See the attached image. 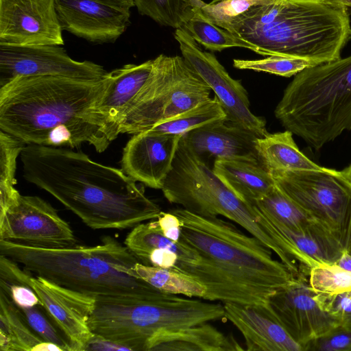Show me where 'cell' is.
I'll use <instances>...</instances> for the list:
<instances>
[{
    "mask_svg": "<svg viewBox=\"0 0 351 351\" xmlns=\"http://www.w3.org/2000/svg\"><path fill=\"white\" fill-rule=\"evenodd\" d=\"M85 350H130V349L102 337L93 335L87 343Z\"/></svg>",
    "mask_w": 351,
    "mask_h": 351,
    "instance_id": "obj_43",
    "label": "cell"
},
{
    "mask_svg": "<svg viewBox=\"0 0 351 351\" xmlns=\"http://www.w3.org/2000/svg\"><path fill=\"white\" fill-rule=\"evenodd\" d=\"M253 206L257 223L307 275L322 263H335L344 250L341 241L326 226L308 231L291 228Z\"/></svg>",
    "mask_w": 351,
    "mask_h": 351,
    "instance_id": "obj_17",
    "label": "cell"
},
{
    "mask_svg": "<svg viewBox=\"0 0 351 351\" xmlns=\"http://www.w3.org/2000/svg\"><path fill=\"white\" fill-rule=\"evenodd\" d=\"M26 144L18 138L0 131V216L19 199L14 187L16 159Z\"/></svg>",
    "mask_w": 351,
    "mask_h": 351,
    "instance_id": "obj_33",
    "label": "cell"
},
{
    "mask_svg": "<svg viewBox=\"0 0 351 351\" xmlns=\"http://www.w3.org/2000/svg\"><path fill=\"white\" fill-rule=\"evenodd\" d=\"M0 240L44 249L68 248L77 243L69 223L49 203L22 195L0 216Z\"/></svg>",
    "mask_w": 351,
    "mask_h": 351,
    "instance_id": "obj_12",
    "label": "cell"
},
{
    "mask_svg": "<svg viewBox=\"0 0 351 351\" xmlns=\"http://www.w3.org/2000/svg\"><path fill=\"white\" fill-rule=\"evenodd\" d=\"M163 234L174 242H178L181 236V222L171 212H162L156 219Z\"/></svg>",
    "mask_w": 351,
    "mask_h": 351,
    "instance_id": "obj_42",
    "label": "cell"
},
{
    "mask_svg": "<svg viewBox=\"0 0 351 351\" xmlns=\"http://www.w3.org/2000/svg\"><path fill=\"white\" fill-rule=\"evenodd\" d=\"M0 43L62 45L54 0H0Z\"/></svg>",
    "mask_w": 351,
    "mask_h": 351,
    "instance_id": "obj_15",
    "label": "cell"
},
{
    "mask_svg": "<svg viewBox=\"0 0 351 351\" xmlns=\"http://www.w3.org/2000/svg\"><path fill=\"white\" fill-rule=\"evenodd\" d=\"M105 77L98 82L15 78L0 87L1 130L26 145L76 148L88 143L104 152L117 138L95 111Z\"/></svg>",
    "mask_w": 351,
    "mask_h": 351,
    "instance_id": "obj_2",
    "label": "cell"
},
{
    "mask_svg": "<svg viewBox=\"0 0 351 351\" xmlns=\"http://www.w3.org/2000/svg\"><path fill=\"white\" fill-rule=\"evenodd\" d=\"M153 60L141 64H128L108 72L105 86L98 99L95 111L97 115L117 137L122 117L147 81Z\"/></svg>",
    "mask_w": 351,
    "mask_h": 351,
    "instance_id": "obj_22",
    "label": "cell"
},
{
    "mask_svg": "<svg viewBox=\"0 0 351 351\" xmlns=\"http://www.w3.org/2000/svg\"><path fill=\"white\" fill-rule=\"evenodd\" d=\"M253 205L293 229L308 231L325 226L293 202L276 185Z\"/></svg>",
    "mask_w": 351,
    "mask_h": 351,
    "instance_id": "obj_32",
    "label": "cell"
},
{
    "mask_svg": "<svg viewBox=\"0 0 351 351\" xmlns=\"http://www.w3.org/2000/svg\"><path fill=\"white\" fill-rule=\"evenodd\" d=\"M124 245L141 263L154 248H167L176 252L182 263H197L202 256L193 248L181 241L174 242L166 237L156 219L141 223L128 234Z\"/></svg>",
    "mask_w": 351,
    "mask_h": 351,
    "instance_id": "obj_26",
    "label": "cell"
},
{
    "mask_svg": "<svg viewBox=\"0 0 351 351\" xmlns=\"http://www.w3.org/2000/svg\"><path fill=\"white\" fill-rule=\"evenodd\" d=\"M270 174L288 197L342 241L351 213V183L341 171L324 167Z\"/></svg>",
    "mask_w": 351,
    "mask_h": 351,
    "instance_id": "obj_10",
    "label": "cell"
},
{
    "mask_svg": "<svg viewBox=\"0 0 351 351\" xmlns=\"http://www.w3.org/2000/svg\"><path fill=\"white\" fill-rule=\"evenodd\" d=\"M317 299L322 308L337 319L339 325L351 328V291L337 294L317 293Z\"/></svg>",
    "mask_w": 351,
    "mask_h": 351,
    "instance_id": "obj_39",
    "label": "cell"
},
{
    "mask_svg": "<svg viewBox=\"0 0 351 351\" xmlns=\"http://www.w3.org/2000/svg\"><path fill=\"white\" fill-rule=\"evenodd\" d=\"M335 264L348 271H351V255L344 250Z\"/></svg>",
    "mask_w": 351,
    "mask_h": 351,
    "instance_id": "obj_45",
    "label": "cell"
},
{
    "mask_svg": "<svg viewBox=\"0 0 351 351\" xmlns=\"http://www.w3.org/2000/svg\"><path fill=\"white\" fill-rule=\"evenodd\" d=\"M134 276L158 290L169 294L202 298L205 287L193 278L171 269L144 265L140 262L134 267Z\"/></svg>",
    "mask_w": 351,
    "mask_h": 351,
    "instance_id": "obj_29",
    "label": "cell"
},
{
    "mask_svg": "<svg viewBox=\"0 0 351 351\" xmlns=\"http://www.w3.org/2000/svg\"><path fill=\"white\" fill-rule=\"evenodd\" d=\"M221 120L226 121V115L215 96L149 130L159 134L182 136L196 128Z\"/></svg>",
    "mask_w": 351,
    "mask_h": 351,
    "instance_id": "obj_31",
    "label": "cell"
},
{
    "mask_svg": "<svg viewBox=\"0 0 351 351\" xmlns=\"http://www.w3.org/2000/svg\"><path fill=\"white\" fill-rule=\"evenodd\" d=\"M274 114L287 130L315 150L350 130L351 55L295 75Z\"/></svg>",
    "mask_w": 351,
    "mask_h": 351,
    "instance_id": "obj_5",
    "label": "cell"
},
{
    "mask_svg": "<svg viewBox=\"0 0 351 351\" xmlns=\"http://www.w3.org/2000/svg\"><path fill=\"white\" fill-rule=\"evenodd\" d=\"M211 89L180 56L160 54L151 73L125 110L120 134H134L210 99Z\"/></svg>",
    "mask_w": 351,
    "mask_h": 351,
    "instance_id": "obj_9",
    "label": "cell"
},
{
    "mask_svg": "<svg viewBox=\"0 0 351 351\" xmlns=\"http://www.w3.org/2000/svg\"><path fill=\"white\" fill-rule=\"evenodd\" d=\"M316 65L305 59L282 56H269L259 60H233V66L236 69L265 72L285 77L295 76L303 70Z\"/></svg>",
    "mask_w": 351,
    "mask_h": 351,
    "instance_id": "obj_35",
    "label": "cell"
},
{
    "mask_svg": "<svg viewBox=\"0 0 351 351\" xmlns=\"http://www.w3.org/2000/svg\"><path fill=\"white\" fill-rule=\"evenodd\" d=\"M274 0H213L197 10L206 21L230 32Z\"/></svg>",
    "mask_w": 351,
    "mask_h": 351,
    "instance_id": "obj_34",
    "label": "cell"
},
{
    "mask_svg": "<svg viewBox=\"0 0 351 351\" xmlns=\"http://www.w3.org/2000/svg\"><path fill=\"white\" fill-rule=\"evenodd\" d=\"M225 319L223 304L176 295L168 300L133 303L96 300L89 319L93 335L143 350L158 331L175 330Z\"/></svg>",
    "mask_w": 351,
    "mask_h": 351,
    "instance_id": "obj_7",
    "label": "cell"
},
{
    "mask_svg": "<svg viewBox=\"0 0 351 351\" xmlns=\"http://www.w3.org/2000/svg\"><path fill=\"white\" fill-rule=\"evenodd\" d=\"M184 29L199 45L211 52L221 51L231 47H242L259 55L269 56L267 51L239 35L206 21L197 11Z\"/></svg>",
    "mask_w": 351,
    "mask_h": 351,
    "instance_id": "obj_28",
    "label": "cell"
},
{
    "mask_svg": "<svg viewBox=\"0 0 351 351\" xmlns=\"http://www.w3.org/2000/svg\"><path fill=\"white\" fill-rule=\"evenodd\" d=\"M212 169L238 198L248 204L253 205L276 186L271 175L258 160L219 159Z\"/></svg>",
    "mask_w": 351,
    "mask_h": 351,
    "instance_id": "obj_24",
    "label": "cell"
},
{
    "mask_svg": "<svg viewBox=\"0 0 351 351\" xmlns=\"http://www.w3.org/2000/svg\"><path fill=\"white\" fill-rule=\"evenodd\" d=\"M343 175L348 179V180L351 183V164L341 170Z\"/></svg>",
    "mask_w": 351,
    "mask_h": 351,
    "instance_id": "obj_48",
    "label": "cell"
},
{
    "mask_svg": "<svg viewBox=\"0 0 351 351\" xmlns=\"http://www.w3.org/2000/svg\"><path fill=\"white\" fill-rule=\"evenodd\" d=\"M182 138L189 148L210 167L211 161L214 163L219 159L259 161L255 146L257 136L226 120L196 128L184 134Z\"/></svg>",
    "mask_w": 351,
    "mask_h": 351,
    "instance_id": "obj_21",
    "label": "cell"
},
{
    "mask_svg": "<svg viewBox=\"0 0 351 351\" xmlns=\"http://www.w3.org/2000/svg\"><path fill=\"white\" fill-rule=\"evenodd\" d=\"M32 274L29 285L36 293L47 314L68 339L73 351L85 350L93 335L88 322L96 299Z\"/></svg>",
    "mask_w": 351,
    "mask_h": 351,
    "instance_id": "obj_16",
    "label": "cell"
},
{
    "mask_svg": "<svg viewBox=\"0 0 351 351\" xmlns=\"http://www.w3.org/2000/svg\"><path fill=\"white\" fill-rule=\"evenodd\" d=\"M180 257L174 251L167 248L153 249L141 263L156 267L172 269L178 263Z\"/></svg>",
    "mask_w": 351,
    "mask_h": 351,
    "instance_id": "obj_41",
    "label": "cell"
},
{
    "mask_svg": "<svg viewBox=\"0 0 351 351\" xmlns=\"http://www.w3.org/2000/svg\"><path fill=\"white\" fill-rule=\"evenodd\" d=\"M267 304L292 339L302 348L339 325L322 308L308 276L300 274L272 294Z\"/></svg>",
    "mask_w": 351,
    "mask_h": 351,
    "instance_id": "obj_14",
    "label": "cell"
},
{
    "mask_svg": "<svg viewBox=\"0 0 351 351\" xmlns=\"http://www.w3.org/2000/svg\"><path fill=\"white\" fill-rule=\"evenodd\" d=\"M308 281L318 293L337 294L351 291V271L335 263H322L310 269Z\"/></svg>",
    "mask_w": 351,
    "mask_h": 351,
    "instance_id": "obj_36",
    "label": "cell"
},
{
    "mask_svg": "<svg viewBox=\"0 0 351 351\" xmlns=\"http://www.w3.org/2000/svg\"><path fill=\"white\" fill-rule=\"evenodd\" d=\"M24 178L45 190L94 230L130 229L162 212L122 169L70 147L27 144L20 154Z\"/></svg>",
    "mask_w": 351,
    "mask_h": 351,
    "instance_id": "obj_1",
    "label": "cell"
},
{
    "mask_svg": "<svg viewBox=\"0 0 351 351\" xmlns=\"http://www.w3.org/2000/svg\"><path fill=\"white\" fill-rule=\"evenodd\" d=\"M337 3L343 5L344 6L348 8L351 7V0H332Z\"/></svg>",
    "mask_w": 351,
    "mask_h": 351,
    "instance_id": "obj_49",
    "label": "cell"
},
{
    "mask_svg": "<svg viewBox=\"0 0 351 351\" xmlns=\"http://www.w3.org/2000/svg\"><path fill=\"white\" fill-rule=\"evenodd\" d=\"M171 203L204 217L223 216L258 239L282 262L288 256L256 221L253 206L238 198L180 138L172 164L161 189Z\"/></svg>",
    "mask_w": 351,
    "mask_h": 351,
    "instance_id": "obj_8",
    "label": "cell"
},
{
    "mask_svg": "<svg viewBox=\"0 0 351 351\" xmlns=\"http://www.w3.org/2000/svg\"><path fill=\"white\" fill-rule=\"evenodd\" d=\"M0 290L3 291L19 308L42 305L36 293L27 284L0 280Z\"/></svg>",
    "mask_w": 351,
    "mask_h": 351,
    "instance_id": "obj_40",
    "label": "cell"
},
{
    "mask_svg": "<svg viewBox=\"0 0 351 351\" xmlns=\"http://www.w3.org/2000/svg\"><path fill=\"white\" fill-rule=\"evenodd\" d=\"M138 13L157 23L182 29L205 3L202 0H134Z\"/></svg>",
    "mask_w": 351,
    "mask_h": 351,
    "instance_id": "obj_30",
    "label": "cell"
},
{
    "mask_svg": "<svg viewBox=\"0 0 351 351\" xmlns=\"http://www.w3.org/2000/svg\"><path fill=\"white\" fill-rule=\"evenodd\" d=\"M109 5L131 8L134 6V0H97Z\"/></svg>",
    "mask_w": 351,
    "mask_h": 351,
    "instance_id": "obj_47",
    "label": "cell"
},
{
    "mask_svg": "<svg viewBox=\"0 0 351 351\" xmlns=\"http://www.w3.org/2000/svg\"><path fill=\"white\" fill-rule=\"evenodd\" d=\"M0 254L32 274L90 295L97 301L133 303L168 300L163 293L134 276L140 262L125 246L107 236L101 244L44 249L0 240Z\"/></svg>",
    "mask_w": 351,
    "mask_h": 351,
    "instance_id": "obj_3",
    "label": "cell"
},
{
    "mask_svg": "<svg viewBox=\"0 0 351 351\" xmlns=\"http://www.w3.org/2000/svg\"><path fill=\"white\" fill-rule=\"evenodd\" d=\"M225 317L241 333L250 351H302L269 305L223 303Z\"/></svg>",
    "mask_w": 351,
    "mask_h": 351,
    "instance_id": "obj_20",
    "label": "cell"
},
{
    "mask_svg": "<svg viewBox=\"0 0 351 351\" xmlns=\"http://www.w3.org/2000/svg\"><path fill=\"white\" fill-rule=\"evenodd\" d=\"M107 73L93 62L73 60L61 45L0 43V87L19 77L58 76L98 82Z\"/></svg>",
    "mask_w": 351,
    "mask_h": 351,
    "instance_id": "obj_13",
    "label": "cell"
},
{
    "mask_svg": "<svg viewBox=\"0 0 351 351\" xmlns=\"http://www.w3.org/2000/svg\"><path fill=\"white\" fill-rule=\"evenodd\" d=\"M255 146L260 163L269 173L324 168L313 162L299 149L293 133L287 130L257 137Z\"/></svg>",
    "mask_w": 351,
    "mask_h": 351,
    "instance_id": "obj_25",
    "label": "cell"
},
{
    "mask_svg": "<svg viewBox=\"0 0 351 351\" xmlns=\"http://www.w3.org/2000/svg\"><path fill=\"white\" fill-rule=\"evenodd\" d=\"M243 350L232 336L205 322L175 330H161L146 343L144 351Z\"/></svg>",
    "mask_w": 351,
    "mask_h": 351,
    "instance_id": "obj_23",
    "label": "cell"
},
{
    "mask_svg": "<svg viewBox=\"0 0 351 351\" xmlns=\"http://www.w3.org/2000/svg\"><path fill=\"white\" fill-rule=\"evenodd\" d=\"M62 30L89 42L114 43L130 25V9L97 0H54Z\"/></svg>",
    "mask_w": 351,
    "mask_h": 351,
    "instance_id": "obj_18",
    "label": "cell"
},
{
    "mask_svg": "<svg viewBox=\"0 0 351 351\" xmlns=\"http://www.w3.org/2000/svg\"><path fill=\"white\" fill-rule=\"evenodd\" d=\"M173 35L182 56L214 93L226 121L257 137L267 134L265 120L251 111L248 94L241 81L233 79L214 53L204 51L185 29H176Z\"/></svg>",
    "mask_w": 351,
    "mask_h": 351,
    "instance_id": "obj_11",
    "label": "cell"
},
{
    "mask_svg": "<svg viewBox=\"0 0 351 351\" xmlns=\"http://www.w3.org/2000/svg\"><path fill=\"white\" fill-rule=\"evenodd\" d=\"M32 351H62V350L53 343L43 341L36 345Z\"/></svg>",
    "mask_w": 351,
    "mask_h": 351,
    "instance_id": "obj_46",
    "label": "cell"
},
{
    "mask_svg": "<svg viewBox=\"0 0 351 351\" xmlns=\"http://www.w3.org/2000/svg\"><path fill=\"white\" fill-rule=\"evenodd\" d=\"M170 212L181 222V241L244 283L274 293L295 278L269 247L233 223L181 207Z\"/></svg>",
    "mask_w": 351,
    "mask_h": 351,
    "instance_id": "obj_6",
    "label": "cell"
},
{
    "mask_svg": "<svg viewBox=\"0 0 351 351\" xmlns=\"http://www.w3.org/2000/svg\"><path fill=\"white\" fill-rule=\"evenodd\" d=\"M181 136L149 130L132 134L123 149L122 170L136 182L161 189L172 168Z\"/></svg>",
    "mask_w": 351,
    "mask_h": 351,
    "instance_id": "obj_19",
    "label": "cell"
},
{
    "mask_svg": "<svg viewBox=\"0 0 351 351\" xmlns=\"http://www.w3.org/2000/svg\"><path fill=\"white\" fill-rule=\"evenodd\" d=\"M232 33L269 56L321 64L341 58L351 39L348 8L332 0H274L238 24Z\"/></svg>",
    "mask_w": 351,
    "mask_h": 351,
    "instance_id": "obj_4",
    "label": "cell"
},
{
    "mask_svg": "<svg viewBox=\"0 0 351 351\" xmlns=\"http://www.w3.org/2000/svg\"><path fill=\"white\" fill-rule=\"evenodd\" d=\"M42 341L21 310L0 290L1 351H32Z\"/></svg>",
    "mask_w": 351,
    "mask_h": 351,
    "instance_id": "obj_27",
    "label": "cell"
},
{
    "mask_svg": "<svg viewBox=\"0 0 351 351\" xmlns=\"http://www.w3.org/2000/svg\"><path fill=\"white\" fill-rule=\"evenodd\" d=\"M303 351H351V328L338 325L307 343Z\"/></svg>",
    "mask_w": 351,
    "mask_h": 351,
    "instance_id": "obj_38",
    "label": "cell"
},
{
    "mask_svg": "<svg viewBox=\"0 0 351 351\" xmlns=\"http://www.w3.org/2000/svg\"><path fill=\"white\" fill-rule=\"evenodd\" d=\"M341 242L344 250L351 255V213L346 223Z\"/></svg>",
    "mask_w": 351,
    "mask_h": 351,
    "instance_id": "obj_44",
    "label": "cell"
},
{
    "mask_svg": "<svg viewBox=\"0 0 351 351\" xmlns=\"http://www.w3.org/2000/svg\"><path fill=\"white\" fill-rule=\"evenodd\" d=\"M19 309L30 327L43 341L56 344L62 351H73L68 339L42 305Z\"/></svg>",
    "mask_w": 351,
    "mask_h": 351,
    "instance_id": "obj_37",
    "label": "cell"
}]
</instances>
